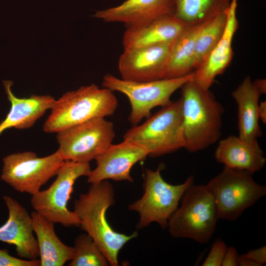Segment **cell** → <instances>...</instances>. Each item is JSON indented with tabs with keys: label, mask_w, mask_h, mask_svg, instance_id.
Returning a JSON list of instances; mask_svg holds the SVG:
<instances>
[{
	"label": "cell",
	"mask_w": 266,
	"mask_h": 266,
	"mask_svg": "<svg viewBox=\"0 0 266 266\" xmlns=\"http://www.w3.org/2000/svg\"><path fill=\"white\" fill-rule=\"evenodd\" d=\"M238 266H259L257 264L249 259L239 256Z\"/></svg>",
	"instance_id": "4dcf8cb0"
},
{
	"label": "cell",
	"mask_w": 266,
	"mask_h": 266,
	"mask_svg": "<svg viewBox=\"0 0 266 266\" xmlns=\"http://www.w3.org/2000/svg\"><path fill=\"white\" fill-rule=\"evenodd\" d=\"M3 84L11 108L0 123V134L8 128L22 130L31 128L47 110L52 108L55 102V99L49 95H32L29 98H18L12 92L11 81H3Z\"/></svg>",
	"instance_id": "d6986e66"
},
{
	"label": "cell",
	"mask_w": 266,
	"mask_h": 266,
	"mask_svg": "<svg viewBox=\"0 0 266 266\" xmlns=\"http://www.w3.org/2000/svg\"><path fill=\"white\" fill-rule=\"evenodd\" d=\"M227 11L207 21L198 34L194 50L195 70L207 58L221 39L226 28Z\"/></svg>",
	"instance_id": "cb8c5ba5"
},
{
	"label": "cell",
	"mask_w": 266,
	"mask_h": 266,
	"mask_svg": "<svg viewBox=\"0 0 266 266\" xmlns=\"http://www.w3.org/2000/svg\"><path fill=\"white\" fill-rule=\"evenodd\" d=\"M180 206L169 218L167 228L176 238H188L207 243L219 219L213 195L205 185L194 183L185 191Z\"/></svg>",
	"instance_id": "277c9868"
},
{
	"label": "cell",
	"mask_w": 266,
	"mask_h": 266,
	"mask_svg": "<svg viewBox=\"0 0 266 266\" xmlns=\"http://www.w3.org/2000/svg\"><path fill=\"white\" fill-rule=\"evenodd\" d=\"M193 76L194 71L177 78L134 82L107 74L104 76L102 84L103 88L127 96L131 106L128 120L133 126L138 125L143 119L150 117L154 108L169 104L172 95L192 80Z\"/></svg>",
	"instance_id": "9c48e42d"
},
{
	"label": "cell",
	"mask_w": 266,
	"mask_h": 266,
	"mask_svg": "<svg viewBox=\"0 0 266 266\" xmlns=\"http://www.w3.org/2000/svg\"><path fill=\"white\" fill-rule=\"evenodd\" d=\"M213 196L219 219L233 221L266 195V186L253 174L224 166L206 184Z\"/></svg>",
	"instance_id": "52a82bcc"
},
{
	"label": "cell",
	"mask_w": 266,
	"mask_h": 266,
	"mask_svg": "<svg viewBox=\"0 0 266 266\" xmlns=\"http://www.w3.org/2000/svg\"><path fill=\"white\" fill-rule=\"evenodd\" d=\"M160 168L146 169L144 174L143 194L141 197L128 205L130 211L139 215L136 229L141 230L152 223L162 229L167 228L171 216L179 206L187 189L194 183V177L189 176L182 183L172 185L163 178Z\"/></svg>",
	"instance_id": "8992f818"
},
{
	"label": "cell",
	"mask_w": 266,
	"mask_h": 266,
	"mask_svg": "<svg viewBox=\"0 0 266 266\" xmlns=\"http://www.w3.org/2000/svg\"><path fill=\"white\" fill-rule=\"evenodd\" d=\"M228 247L220 238H217L213 243L210 251L202 266H222Z\"/></svg>",
	"instance_id": "484cf974"
},
{
	"label": "cell",
	"mask_w": 266,
	"mask_h": 266,
	"mask_svg": "<svg viewBox=\"0 0 266 266\" xmlns=\"http://www.w3.org/2000/svg\"><path fill=\"white\" fill-rule=\"evenodd\" d=\"M31 215L38 242L40 266H63L71 261L74 248L59 239L55 232L54 223L35 211Z\"/></svg>",
	"instance_id": "ffe728a7"
},
{
	"label": "cell",
	"mask_w": 266,
	"mask_h": 266,
	"mask_svg": "<svg viewBox=\"0 0 266 266\" xmlns=\"http://www.w3.org/2000/svg\"><path fill=\"white\" fill-rule=\"evenodd\" d=\"M258 113L259 119L261 120L263 123H266V101H261L259 104Z\"/></svg>",
	"instance_id": "f546056e"
},
{
	"label": "cell",
	"mask_w": 266,
	"mask_h": 266,
	"mask_svg": "<svg viewBox=\"0 0 266 266\" xmlns=\"http://www.w3.org/2000/svg\"><path fill=\"white\" fill-rule=\"evenodd\" d=\"M186 26L174 14L143 24L127 27L124 50L172 42Z\"/></svg>",
	"instance_id": "ac0fdd59"
},
{
	"label": "cell",
	"mask_w": 266,
	"mask_h": 266,
	"mask_svg": "<svg viewBox=\"0 0 266 266\" xmlns=\"http://www.w3.org/2000/svg\"><path fill=\"white\" fill-rule=\"evenodd\" d=\"M40 264L39 260H22L10 255L5 249H0V266H40Z\"/></svg>",
	"instance_id": "4316f807"
},
{
	"label": "cell",
	"mask_w": 266,
	"mask_h": 266,
	"mask_svg": "<svg viewBox=\"0 0 266 266\" xmlns=\"http://www.w3.org/2000/svg\"><path fill=\"white\" fill-rule=\"evenodd\" d=\"M64 161L58 150L44 157L31 151L10 154L3 158L0 178L15 190L33 195L56 175Z\"/></svg>",
	"instance_id": "8fae6325"
},
{
	"label": "cell",
	"mask_w": 266,
	"mask_h": 266,
	"mask_svg": "<svg viewBox=\"0 0 266 266\" xmlns=\"http://www.w3.org/2000/svg\"><path fill=\"white\" fill-rule=\"evenodd\" d=\"M174 4L175 0H126L116 6L97 11L93 17L128 27L174 14Z\"/></svg>",
	"instance_id": "9a60e30c"
},
{
	"label": "cell",
	"mask_w": 266,
	"mask_h": 266,
	"mask_svg": "<svg viewBox=\"0 0 266 266\" xmlns=\"http://www.w3.org/2000/svg\"><path fill=\"white\" fill-rule=\"evenodd\" d=\"M206 22L186 27L173 41L163 78L180 77L195 70V43L198 34Z\"/></svg>",
	"instance_id": "7402d4cb"
},
{
	"label": "cell",
	"mask_w": 266,
	"mask_h": 266,
	"mask_svg": "<svg viewBox=\"0 0 266 266\" xmlns=\"http://www.w3.org/2000/svg\"><path fill=\"white\" fill-rule=\"evenodd\" d=\"M261 95L249 76L232 93L238 107V136L242 138L257 139L262 134L258 113Z\"/></svg>",
	"instance_id": "44dd1931"
},
{
	"label": "cell",
	"mask_w": 266,
	"mask_h": 266,
	"mask_svg": "<svg viewBox=\"0 0 266 266\" xmlns=\"http://www.w3.org/2000/svg\"><path fill=\"white\" fill-rule=\"evenodd\" d=\"M57 133L58 149L63 159L89 162L112 144L115 136L113 123L100 117L92 119Z\"/></svg>",
	"instance_id": "30bf717a"
},
{
	"label": "cell",
	"mask_w": 266,
	"mask_h": 266,
	"mask_svg": "<svg viewBox=\"0 0 266 266\" xmlns=\"http://www.w3.org/2000/svg\"><path fill=\"white\" fill-rule=\"evenodd\" d=\"M192 79L181 88L180 98L184 148L196 152L207 148L219 139L224 110L209 89Z\"/></svg>",
	"instance_id": "7a4b0ae2"
},
{
	"label": "cell",
	"mask_w": 266,
	"mask_h": 266,
	"mask_svg": "<svg viewBox=\"0 0 266 266\" xmlns=\"http://www.w3.org/2000/svg\"><path fill=\"white\" fill-rule=\"evenodd\" d=\"M74 255L69 266H107L109 264L100 249L87 233L79 234L74 242Z\"/></svg>",
	"instance_id": "d4e9b609"
},
{
	"label": "cell",
	"mask_w": 266,
	"mask_h": 266,
	"mask_svg": "<svg viewBox=\"0 0 266 266\" xmlns=\"http://www.w3.org/2000/svg\"><path fill=\"white\" fill-rule=\"evenodd\" d=\"M224 166L254 174L265 166L266 158L257 139H246L231 135L220 140L214 153Z\"/></svg>",
	"instance_id": "e0dca14e"
},
{
	"label": "cell",
	"mask_w": 266,
	"mask_h": 266,
	"mask_svg": "<svg viewBox=\"0 0 266 266\" xmlns=\"http://www.w3.org/2000/svg\"><path fill=\"white\" fill-rule=\"evenodd\" d=\"M236 7L237 0H232L227 11L226 28L221 39L207 58L194 71L192 80L205 89H209L216 77L224 71L232 60V41L238 27Z\"/></svg>",
	"instance_id": "2e32d148"
},
{
	"label": "cell",
	"mask_w": 266,
	"mask_h": 266,
	"mask_svg": "<svg viewBox=\"0 0 266 266\" xmlns=\"http://www.w3.org/2000/svg\"><path fill=\"white\" fill-rule=\"evenodd\" d=\"M91 170L89 162L65 161L50 187L32 195V207L54 224L65 227H79V219L74 211L68 209L67 202L76 180L81 176H88Z\"/></svg>",
	"instance_id": "ba28073f"
},
{
	"label": "cell",
	"mask_w": 266,
	"mask_h": 266,
	"mask_svg": "<svg viewBox=\"0 0 266 266\" xmlns=\"http://www.w3.org/2000/svg\"><path fill=\"white\" fill-rule=\"evenodd\" d=\"M3 199L8 210V218L0 227V241L15 245L21 258L37 259L39 251L37 240L33 234L31 215L11 197L4 196Z\"/></svg>",
	"instance_id": "5bb4252c"
},
{
	"label": "cell",
	"mask_w": 266,
	"mask_h": 266,
	"mask_svg": "<svg viewBox=\"0 0 266 266\" xmlns=\"http://www.w3.org/2000/svg\"><path fill=\"white\" fill-rule=\"evenodd\" d=\"M239 256L234 247H228L222 266H238Z\"/></svg>",
	"instance_id": "f1b7e54d"
},
{
	"label": "cell",
	"mask_w": 266,
	"mask_h": 266,
	"mask_svg": "<svg viewBox=\"0 0 266 266\" xmlns=\"http://www.w3.org/2000/svg\"><path fill=\"white\" fill-rule=\"evenodd\" d=\"M148 156L145 148L133 142L112 144L95 159L96 167L87 176V182L92 184L110 179L133 182L132 167Z\"/></svg>",
	"instance_id": "7c38bea8"
},
{
	"label": "cell",
	"mask_w": 266,
	"mask_h": 266,
	"mask_svg": "<svg viewBox=\"0 0 266 266\" xmlns=\"http://www.w3.org/2000/svg\"><path fill=\"white\" fill-rule=\"evenodd\" d=\"M241 256L248 258L255 262L259 266L266 264V246L251 250Z\"/></svg>",
	"instance_id": "83f0119b"
},
{
	"label": "cell",
	"mask_w": 266,
	"mask_h": 266,
	"mask_svg": "<svg viewBox=\"0 0 266 266\" xmlns=\"http://www.w3.org/2000/svg\"><path fill=\"white\" fill-rule=\"evenodd\" d=\"M118 105L113 91L94 84L82 86L55 100L43 129L57 133L92 119L105 118L113 115Z\"/></svg>",
	"instance_id": "3957f363"
},
{
	"label": "cell",
	"mask_w": 266,
	"mask_h": 266,
	"mask_svg": "<svg viewBox=\"0 0 266 266\" xmlns=\"http://www.w3.org/2000/svg\"><path fill=\"white\" fill-rule=\"evenodd\" d=\"M123 139L145 148L150 157H160L184 148L181 98L162 107L142 124L133 126L125 133Z\"/></svg>",
	"instance_id": "5b68a950"
},
{
	"label": "cell",
	"mask_w": 266,
	"mask_h": 266,
	"mask_svg": "<svg viewBox=\"0 0 266 266\" xmlns=\"http://www.w3.org/2000/svg\"><path fill=\"white\" fill-rule=\"evenodd\" d=\"M253 82L262 94L266 93V82L265 79H257Z\"/></svg>",
	"instance_id": "1f68e13d"
},
{
	"label": "cell",
	"mask_w": 266,
	"mask_h": 266,
	"mask_svg": "<svg viewBox=\"0 0 266 266\" xmlns=\"http://www.w3.org/2000/svg\"><path fill=\"white\" fill-rule=\"evenodd\" d=\"M115 202L112 184L103 180L92 183L88 191L81 194L74 203L79 227L91 237L111 266H119L120 251L138 236L137 232L129 235L116 232L108 223L106 211Z\"/></svg>",
	"instance_id": "6da1fadb"
},
{
	"label": "cell",
	"mask_w": 266,
	"mask_h": 266,
	"mask_svg": "<svg viewBox=\"0 0 266 266\" xmlns=\"http://www.w3.org/2000/svg\"><path fill=\"white\" fill-rule=\"evenodd\" d=\"M232 0H175L174 15L186 27L207 22L226 12Z\"/></svg>",
	"instance_id": "603a6c76"
},
{
	"label": "cell",
	"mask_w": 266,
	"mask_h": 266,
	"mask_svg": "<svg viewBox=\"0 0 266 266\" xmlns=\"http://www.w3.org/2000/svg\"><path fill=\"white\" fill-rule=\"evenodd\" d=\"M172 42L124 50L118 61L121 79L134 82L163 79Z\"/></svg>",
	"instance_id": "4fadbf2b"
}]
</instances>
